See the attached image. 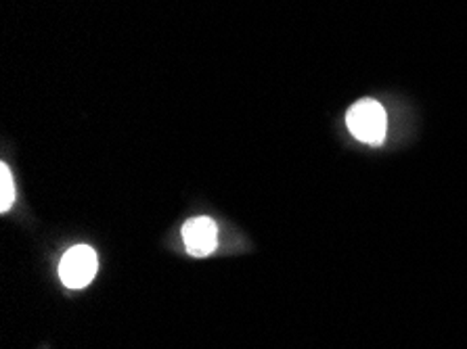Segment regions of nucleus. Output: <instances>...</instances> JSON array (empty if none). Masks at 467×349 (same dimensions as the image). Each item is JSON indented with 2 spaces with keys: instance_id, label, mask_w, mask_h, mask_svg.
Returning <instances> with one entry per match:
<instances>
[{
  "instance_id": "7ed1b4c3",
  "label": "nucleus",
  "mask_w": 467,
  "mask_h": 349,
  "mask_svg": "<svg viewBox=\"0 0 467 349\" xmlns=\"http://www.w3.org/2000/svg\"><path fill=\"white\" fill-rule=\"evenodd\" d=\"M182 241L193 258H206L218 247V226L212 218H193L182 226Z\"/></svg>"
},
{
  "instance_id": "f03ea898",
  "label": "nucleus",
  "mask_w": 467,
  "mask_h": 349,
  "mask_svg": "<svg viewBox=\"0 0 467 349\" xmlns=\"http://www.w3.org/2000/svg\"><path fill=\"white\" fill-rule=\"evenodd\" d=\"M99 260L93 247L88 245H76L63 255L59 263V276L61 282L67 289H84L87 284L93 282L97 276Z\"/></svg>"
},
{
  "instance_id": "20e7f679",
  "label": "nucleus",
  "mask_w": 467,
  "mask_h": 349,
  "mask_svg": "<svg viewBox=\"0 0 467 349\" xmlns=\"http://www.w3.org/2000/svg\"><path fill=\"white\" fill-rule=\"evenodd\" d=\"M0 190H3V195H0V211L6 213L11 210L13 201H16V184H13L11 169L6 163L0 166Z\"/></svg>"
},
{
  "instance_id": "f257e3e1",
  "label": "nucleus",
  "mask_w": 467,
  "mask_h": 349,
  "mask_svg": "<svg viewBox=\"0 0 467 349\" xmlns=\"http://www.w3.org/2000/svg\"><path fill=\"white\" fill-rule=\"evenodd\" d=\"M346 124H348L352 137L365 142V145H381L386 139V111L373 98H363V101L352 105L348 109V116H346Z\"/></svg>"
}]
</instances>
